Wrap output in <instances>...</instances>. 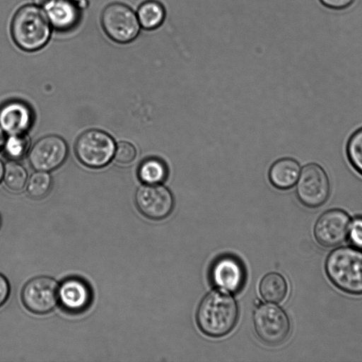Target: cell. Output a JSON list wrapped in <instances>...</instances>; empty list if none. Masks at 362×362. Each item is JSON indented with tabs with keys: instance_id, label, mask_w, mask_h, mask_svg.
<instances>
[{
	"instance_id": "9a60e30c",
	"label": "cell",
	"mask_w": 362,
	"mask_h": 362,
	"mask_svg": "<svg viewBox=\"0 0 362 362\" xmlns=\"http://www.w3.org/2000/svg\"><path fill=\"white\" fill-rule=\"evenodd\" d=\"M33 121L30 107L22 101H9L0 107V126L9 135L25 134Z\"/></svg>"
},
{
	"instance_id": "d4e9b609",
	"label": "cell",
	"mask_w": 362,
	"mask_h": 362,
	"mask_svg": "<svg viewBox=\"0 0 362 362\" xmlns=\"http://www.w3.org/2000/svg\"><path fill=\"white\" fill-rule=\"evenodd\" d=\"M349 235L354 245L362 248V217H356L351 222Z\"/></svg>"
},
{
	"instance_id": "ac0fdd59",
	"label": "cell",
	"mask_w": 362,
	"mask_h": 362,
	"mask_svg": "<svg viewBox=\"0 0 362 362\" xmlns=\"http://www.w3.org/2000/svg\"><path fill=\"white\" fill-rule=\"evenodd\" d=\"M259 290L262 297L266 301L279 303L286 296L288 284L281 274L272 272L262 278Z\"/></svg>"
},
{
	"instance_id": "8992f818",
	"label": "cell",
	"mask_w": 362,
	"mask_h": 362,
	"mask_svg": "<svg viewBox=\"0 0 362 362\" xmlns=\"http://www.w3.org/2000/svg\"><path fill=\"white\" fill-rule=\"evenodd\" d=\"M115 143L107 133L99 129H89L82 133L75 144L78 160L91 168H103L114 156Z\"/></svg>"
},
{
	"instance_id": "ba28073f",
	"label": "cell",
	"mask_w": 362,
	"mask_h": 362,
	"mask_svg": "<svg viewBox=\"0 0 362 362\" xmlns=\"http://www.w3.org/2000/svg\"><path fill=\"white\" fill-rule=\"evenodd\" d=\"M58 284L52 278L36 276L24 285L21 291L22 302L33 313H47L58 302Z\"/></svg>"
},
{
	"instance_id": "4316f807",
	"label": "cell",
	"mask_w": 362,
	"mask_h": 362,
	"mask_svg": "<svg viewBox=\"0 0 362 362\" xmlns=\"http://www.w3.org/2000/svg\"><path fill=\"white\" fill-rule=\"evenodd\" d=\"M10 291L9 284L4 276L0 274V306L8 297Z\"/></svg>"
},
{
	"instance_id": "5bb4252c",
	"label": "cell",
	"mask_w": 362,
	"mask_h": 362,
	"mask_svg": "<svg viewBox=\"0 0 362 362\" xmlns=\"http://www.w3.org/2000/svg\"><path fill=\"white\" fill-rule=\"evenodd\" d=\"M43 8L52 26L59 32L70 31L81 18V6L76 0H51Z\"/></svg>"
},
{
	"instance_id": "30bf717a",
	"label": "cell",
	"mask_w": 362,
	"mask_h": 362,
	"mask_svg": "<svg viewBox=\"0 0 362 362\" xmlns=\"http://www.w3.org/2000/svg\"><path fill=\"white\" fill-rule=\"evenodd\" d=\"M68 155L66 141L57 135H47L37 141L29 153L31 166L39 171H51L59 167Z\"/></svg>"
},
{
	"instance_id": "83f0119b",
	"label": "cell",
	"mask_w": 362,
	"mask_h": 362,
	"mask_svg": "<svg viewBox=\"0 0 362 362\" xmlns=\"http://www.w3.org/2000/svg\"><path fill=\"white\" fill-rule=\"evenodd\" d=\"M6 141L4 130L0 126V150L4 147Z\"/></svg>"
},
{
	"instance_id": "4dcf8cb0",
	"label": "cell",
	"mask_w": 362,
	"mask_h": 362,
	"mask_svg": "<svg viewBox=\"0 0 362 362\" xmlns=\"http://www.w3.org/2000/svg\"><path fill=\"white\" fill-rule=\"evenodd\" d=\"M0 223H1V218H0Z\"/></svg>"
},
{
	"instance_id": "8fae6325",
	"label": "cell",
	"mask_w": 362,
	"mask_h": 362,
	"mask_svg": "<svg viewBox=\"0 0 362 362\" xmlns=\"http://www.w3.org/2000/svg\"><path fill=\"white\" fill-rule=\"evenodd\" d=\"M350 224L351 220L346 211L339 209L328 210L315 223V238L324 247L337 246L347 238Z\"/></svg>"
},
{
	"instance_id": "2e32d148",
	"label": "cell",
	"mask_w": 362,
	"mask_h": 362,
	"mask_svg": "<svg viewBox=\"0 0 362 362\" xmlns=\"http://www.w3.org/2000/svg\"><path fill=\"white\" fill-rule=\"evenodd\" d=\"M300 167L298 162L291 158H284L275 161L269 172L272 185L281 190L293 187L298 179Z\"/></svg>"
},
{
	"instance_id": "5b68a950",
	"label": "cell",
	"mask_w": 362,
	"mask_h": 362,
	"mask_svg": "<svg viewBox=\"0 0 362 362\" xmlns=\"http://www.w3.org/2000/svg\"><path fill=\"white\" fill-rule=\"evenodd\" d=\"M101 25L107 37L120 44L134 41L141 29L136 13L129 6L119 2L110 4L103 9Z\"/></svg>"
},
{
	"instance_id": "44dd1931",
	"label": "cell",
	"mask_w": 362,
	"mask_h": 362,
	"mask_svg": "<svg viewBox=\"0 0 362 362\" xmlns=\"http://www.w3.org/2000/svg\"><path fill=\"white\" fill-rule=\"evenodd\" d=\"M345 151L349 164L362 177V127L349 137Z\"/></svg>"
},
{
	"instance_id": "ffe728a7",
	"label": "cell",
	"mask_w": 362,
	"mask_h": 362,
	"mask_svg": "<svg viewBox=\"0 0 362 362\" xmlns=\"http://www.w3.org/2000/svg\"><path fill=\"white\" fill-rule=\"evenodd\" d=\"M3 178L8 189L20 192L26 185L28 173L22 165L16 161H10L5 165Z\"/></svg>"
},
{
	"instance_id": "6da1fadb",
	"label": "cell",
	"mask_w": 362,
	"mask_h": 362,
	"mask_svg": "<svg viewBox=\"0 0 362 362\" xmlns=\"http://www.w3.org/2000/svg\"><path fill=\"white\" fill-rule=\"evenodd\" d=\"M238 318V307L232 296L221 290L206 294L196 314L201 331L211 337H221L234 328Z\"/></svg>"
},
{
	"instance_id": "d6986e66",
	"label": "cell",
	"mask_w": 362,
	"mask_h": 362,
	"mask_svg": "<svg viewBox=\"0 0 362 362\" xmlns=\"http://www.w3.org/2000/svg\"><path fill=\"white\" fill-rule=\"evenodd\" d=\"M168 169L160 158L151 157L145 159L138 169L139 180L146 185H159L168 177Z\"/></svg>"
},
{
	"instance_id": "4fadbf2b",
	"label": "cell",
	"mask_w": 362,
	"mask_h": 362,
	"mask_svg": "<svg viewBox=\"0 0 362 362\" xmlns=\"http://www.w3.org/2000/svg\"><path fill=\"white\" fill-rule=\"evenodd\" d=\"M92 291L84 280L71 277L59 286L58 301L66 312L77 314L86 310L92 301Z\"/></svg>"
},
{
	"instance_id": "7a4b0ae2",
	"label": "cell",
	"mask_w": 362,
	"mask_h": 362,
	"mask_svg": "<svg viewBox=\"0 0 362 362\" xmlns=\"http://www.w3.org/2000/svg\"><path fill=\"white\" fill-rule=\"evenodd\" d=\"M52 26L44 8L37 4L21 6L11 23V34L22 50L35 52L44 47L51 36Z\"/></svg>"
},
{
	"instance_id": "e0dca14e",
	"label": "cell",
	"mask_w": 362,
	"mask_h": 362,
	"mask_svg": "<svg viewBox=\"0 0 362 362\" xmlns=\"http://www.w3.org/2000/svg\"><path fill=\"white\" fill-rule=\"evenodd\" d=\"M136 13L141 28L148 31L159 28L166 18L165 8L158 0L144 1L139 5Z\"/></svg>"
},
{
	"instance_id": "7402d4cb",
	"label": "cell",
	"mask_w": 362,
	"mask_h": 362,
	"mask_svg": "<svg viewBox=\"0 0 362 362\" xmlns=\"http://www.w3.org/2000/svg\"><path fill=\"white\" fill-rule=\"evenodd\" d=\"M52 185V177L47 172L37 170L27 183V193L32 199H42L49 194Z\"/></svg>"
},
{
	"instance_id": "277c9868",
	"label": "cell",
	"mask_w": 362,
	"mask_h": 362,
	"mask_svg": "<svg viewBox=\"0 0 362 362\" xmlns=\"http://www.w3.org/2000/svg\"><path fill=\"white\" fill-rule=\"evenodd\" d=\"M330 193V180L325 169L315 163L305 165L296 182L298 201L307 208L316 209L325 204Z\"/></svg>"
},
{
	"instance_id": "f546056e",
	"label": "cell",
	"mask_w": 362,
	"mask_h": 362,
	"mask_svg": "<svg viewBox=\"0 0 362 362\" xmlns=\"http://www.w3.org/2000/svg\"><path fill=\"white\" fill-rule=\"evenodd\" d=\"M4 168L3 163L0 160V182L2 180L4 176Z\"/></svg>"
},
{
	"instance_id": "7c38bea8",
	"label": "cell",
	"mask_w": 362,
	"mask_h": 362,
	"mask_svg": "<svg viewBox=\"0 0 362 362\" xmlns=\"http://www.w3.org/2000/svg\"><path fill=\"white\" fill-rule=\"evenodd\" d=\"M212 284L218 288L237 293L243 288L246 278L242 262L231 255H223L216 259L209 272Z\"/></svg>"
},
{
	"instance_id": "cb8c5ba5",
	"label": "cell",
	"mask_w": 362,
	"mask_h": 362,
	"mask_svg": "<svg viewBox=\"0 0 362 362\" xmlns=\"http://www.w3.org/2000/svg\"><path fill=\"white\" fill-rule=\"evenodd\" d=\"M136 150L134 145L127 141H120L115 147V160L121 165H127L134 160Z\"/></svg>"
},
{
	"instance_id": "603a6c76",
	"label": "cell",
	"mask_w": 362,
	"mask_h": 362,
	"mask_svg": "<svg viewBox=\"0 0 362 362\" xmlns=\"http://www.w3.org/2000/svg\"><path fill=\"white\" fill-rule=\"evenodd\" d=\"M30 141L25 134L9 135L4 148L6 156L12 160H19L27 153Z\"/></svg>"
},
{
	"instance_id": "484cf974",
	"label": "cell",
	"mask_w": 362,
	"mask_h": 362,
	"mask_svg": "<svg viewBox=\"0 0 362 362\" xmlns=\"http://www.w3.org/2000/svg\"><path fill=\"white\" fill-rule=\"evenodd\" d=\"M321 4L332 10L341 11L349 8L356 0H319Z\"/></svg>"
},
{
	"instance_id": "3957f363",
	"label": "cell",
	"mask_w": 362,
	"mask_h": 362,
	"mask_svg": "<svg viewBox=\"0 0 362 362\" xmlns=\"http://www.w3.org/2000/svg\"><path fill=\"white\" fill-rule=\"evenodd\" d=\"M326 274L339 290L362 294V252L350 247L333 250L325 262Z\"/></svg>"
},
{
	"instance_id": "52a82bcc",
	"label": "cell",
	"mask_w": 362,
	"mask_h": 362,
	"mask_svg": "<svg viewBox=\"0 0 362 362\" xmlns=\"http://www.w3.org/2000/svg\"><path fill=\"white\" fill-rule=\"evenodd\" d=\"M255 330L265 344L276 346L284 342L291 325L286 313L274 304L260 305L253 315Z\"/></svg>"
},
{
	"instance_id": "9c48e42d",
	"label": "cell",
	"mask_w": 362,
	"mask_h": 362,
	"mask_svg": "<svg viewBox=\"0 0 362 362\" xmlns=\"http://www.w3.org/2000/svg\"><path fill=\"white\" fill-rule=\"evenodd\" d=\"M135 202L145 217L156 221L167 218L174 208L172 193L160 184H144L139 187L135 194Z\"/></svg>"
},
{
	"instance_id": "f1b7e54d",
	"label": "cell",
	"mask_w": 362,
	"mask_h": 362,
	"mask_svg": "<svg viewBox=\"0 0 362 362\" xmlns=\"http://www.w3.org/2000/svg\"><path fill=\"white\" fill-rule=\"evenodd\" d=\"M33 1L35 4L43 7L46 4L49 2L51 0H33Z\"/></svg>"
}]
</instances>
